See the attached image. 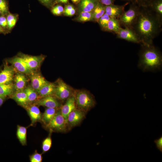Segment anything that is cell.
I'll return each mask as SVG.
<instances>
[{
    "label": "cell",
    "instance_id": "cell-30",
    "mask_svg": "<svg viewBox=\"0 0 162 162\" xmlns=\"http://www.w3.org/2000/svg\"><path fill=\"white\" fill-rule=\"evenodd\" d=\"M110 19V17L105 13L99 19L98 22L103 30L106 31L107 25Z\"/></svg>",
    "mask_w": 162,
    "mask_h": 162
},
{
    "label": "cell",
    "instance_id": "cell-13",
    "mask_svg": "<svg viewBox=\"0 0 162 162\" xmlns=\"http://www.w3.org/2000/svg\"><path fill=\"white\" fill-rule=\"evenodd\" d=\"M128 3L121 5L113 4L105 6V13L110 18L118 19L124 11L125 7Z\"/></svg>",
    "mask_w": 162,
    "mask_h": 162
},
{
    "label": "cell",
    "instance_id": "cell-10",
    "mask_svg": "<svg viewBox=\"0 0 162 162\" xmlns=\"http://www.w3.org/2000/svg\"><path fill=\"white\" fill-rule=\"evenodd\" d=\"M16 70L12 65H9L7 62L3 69L0 72V84H8L12 83Z\"/></svg>",
    "mask_w": 162,
    "mask_h": 162
},
{
    "label": "cell",
    "instance_id": "cell-11",
    "mask_svg": "<svg viewBox=\"0 0 162 162\" xmlns=\"http://www.w3.org/2000/svg\"><path fill=\"white\" fill-rule=\"evenodd\" d=\"M34 104L46 108H59L62 105V102L53 95H50L41 98Z\"/></svg>",
    "mask_w": 162,
    "mask_h": 162
},
{
    "label": "cell",
    "instance_id": "cell-16",
    "mask_svg": "<svg viewBox=\"0 0 162 162\" xmlns=\"http://www.w3.org/2000/svg\"><path fill=\"white\" fill-rule=\"evenodd\" d=\"M25 108L27 111L31 118L32 124L38 121L41 120V113L37 105L34 104H29Z\"/></svg>",
    "mask_w": 162,
    "mask_h": 162
},
{
    "label": "cell",
    "instance_id": "cell-47",
    "mask_svg": "<svg viewBox=\"0 0 162 162\" xmlns=\"http://www.w3.org/2000/svg\"><path fill=\"white\" fill-rule=\"evenodd\" d=\"M1 14V12L0 11V15Z\"/></svg>",
    "mask_w": 162,
    "mask_h": 162
},
{
    "label": "cell",
    "instance_id": "cell-15",
    "mask_svg": "<svg viewBox=\"0 0 162 162\" xmlns=\"http://www.w3.org/2000/svg\"><path fill=\"white\" fill-rule=\"evenodd\" d=\"M76 108L74 94L67 99L64 104L60 108L62 114L67 124V120L68 115L73 110ZM68 125V124H67Z\"/></svg>",
    "mask_w": 162,
    "mask_h": 162
},
{
    "label": "cell",
    "instance_id": "cell-26",
    "mask_svg": "<svg viewBox=\"0 0 162 162\" xmlns=\"http://www.w3.org/2000/svg\"><path fill=\"white\" fill-rule=\"evenodd\" d=\"M105 6L99 2L92 12L93 21L98 22L100 18L104 14Z\"/></svg>",
    "mask_w": 162,
    "mask_h": 162
},
{
    "label": "cell",
    "instance_id": "cell-42",
    "mask_svg": "<svg viewBox=\"0 0 162 162\" xmlns=\"http://www.w3.org/2000/svg\"><path fill=\"white\" fill-rule=\"evenodd\" d=\"M6 98L0 96V106H1L4 103Z\"/></svg>",
    "mask_w": 162,
    "mask_h": 162
},
{
    "label": "cell",
    "instance_id": "cell-44",
    "mask_svg": "<svg viewBox=\"0 0 162 162\" xmlns=\"http://www.w3.org/2000/svg\"><path fill=\"white\" fill-rule=\"evenodd\" d=\"M3 29L2 27L0 25V33L3 32Z\"/></svg>",
    "mask_w": 162,
    "mask_h": 162
},
{
    "label": "cell",
    "instance_id": "cell-35",
    "mask_svg": "<svg viewBox=\"0 0 162 162\" xmlns=\"http://www.w3.org/2000/svg\"><path fill=\"white\" fill-rule=\"evenodd\" d=\"M0 11L2 15L8 13V5L6 0H0Z\"/></svg>",
    "mask_w": 162,
    "mask_h": 162
},
{
    "label": "cell",
    "instance_id": "cell-23",
    "mask_svg": "<svg viewBox=\"0 0 162 162\" xmlns=\"http://www.w3.org/2000/svg\"><path fill=\"white\" fill-rule=\"evenodd\" d=\"M59 108H46L42 116L41 120L46 125L53 118Z\"/></svg>",
    "mask_w": 162,
    "mask_h": 162
},
{
    "label": "cell",
    "instance_id": "cell-45",
    "mask_svg": "<svg viewBox=\"0 0 162 162\" xmlns=\"http://www.w3.org/2000/svg\"><path fill=\"white\" fill-rule=\"evenodd\" d=\"M124 0L127 1L128 2H130L131 3H132L133 2L132 0Z\"/></svg>",
    "mask_w": 162,
    "mask_h": 162
},
{
    "label": "cell",
    "instance_id": "cell-39",
    "mask_svg": "<svg viewBox=\"0 0 162 162\" xmlns=\"http://www.w3.org/2000/svg\"><path fill=\"white\" fill-rule=\"evenodd\" d=\"M0 25L2 28H5L7 26V19L4 16H0Z\"/></svg>",
    "mask_w": 162,
    "mask_h": 162
},
{
    "label": "cell",
    "instance_id": "cell-31",
    "mask_svg": "<svg viewBox=\"0 0 162 162\" xmlns=\"http://www.w3.org/2000/svg\"><path fill=\"white\" fill-rule=\"evenodd\" d=\"M76 12V10L74 6L71 4H66L64 8V14L66 16H71L74 15Z\"/></svg>",
    "mask_w": 162,
    "mask_h": 162
},
{
    "label": "cell",
    "instance_id": "cell-24",
    "mask_svg": "<svg viewBox=\"0 0 162 162\" xmlns=\"http://www.w3.org/2000/svg\"><path fill=\"white\" fill-rule=\"evenodd\" d=\"M161 19L162 16V0H150L148 5Z\"/></svg>",
    "mask_w": 162,
    "mask_h": 162
},
{
    "label": "cell",
    "instance_id": "cell-43",
    "mask_svg": "<svg viewBox=\"0 0 162 162\" xmlns=\"http://www.w3.org/2000/svg\"><path fill=\"white\" fill-rule=\"evenodd\" d=\"M72 2L76 4H78L80 2V0H71Z\"/></svg>",
    "mask_w": 162,
    "mask_h": 162
},
{
    "label": "cell",
    "instance_id": "cell-25",
    "mask_svg": "<svg viewBox=\"0 0 162 162\" xmlns=\"http://www.w3.org/2000/svg\"><path fill=\"white\" fill-rule=\"evenodd\" d=\"M26 128L23 126L18 125L16 136L20 142L23 146H25L26 144Z\"/></svg>",
    "mask_w": 162,
    "mask_h": 162
},
{
    "label": "cell",
    "instance_id": "cell-37",
    "mask_svg": "<svg viewBox=\"0 0 162 162\" xmlns=\"http://www.w3.org/2000/svg\"><path fill=\"white\" fill-rule=\"evenodd\" d=\"M150 0H132V3L139 6H147Z\"/></svg>",
    "mask_w": 162,
    "mask_h": 162
},
{
    "label": "cell",
    "instance_id": "cell-2",
    "mask_svg": "<svg viewBox=\"0 0 162 162\" xmlns=\"http://www.w3.org/2000/svg\"><path fill=\"white\" fill-rule=\"evenodd\" d=\"M138 64L143 72H156L161 70L162 56L160 51L153 44H141Z\"/></svg>",
    "mask_w": 162,
    "mask_h": 162
},
{
    "label": "cell",
    "instance_id": "cell-21",
    "mask_svg": "<svg viewBox=\"0 0 162 162\" xmlns=\"http://www.w3.org/2000/svg\"><path fill=\"white\" fill-rule=\"evenodd\" d=\"M24 91L26 94L29 104L35 103L41 98L37 91L31 86L26 87L24 89Z\"/></svg>",
    "mask_w": 162,
    "mask_h": 162
},
{
    "label": "cell",
    "instance_id": "cell-32",
    "mask_svg": "<svg viewBox=\"0 0 162 162\" xmlns=\"http://www.w3.org/2000/svg\"><path fill=\"white\" fill-rule=\"evenodd\" d=\"M7 22V27L9 29H11L15 25L17 20V18L13 14H9L6 18Z\"/></svg>",
    "mask_w": 162,
    "mask_h": 162
},
{
    "label": "cell",
    "instance_id": "cell-12",
    "mask_svg": "<svg viewBox=\"0 0 162 162\" xmlns=\"http://www.w3.org/2000/svg\"><path fill=\"white\" fill-rule=\"evenodd\" d=\"M117 34L118 38L134 43L141 44L138 37L132 28H121Z\"/></svg>",
    "mask_w": 162,
    "mask_h": 162
},
{
    "label": "cell",
    "instance_id": "cell-28",
    "mask_svg": "<svg viewBox=\"0 0 162 162\" xmlns=\"http://www.w3.org/2000/svg\"><path fill=\"white\" fill-rule=\"evenodd\" d=\"M75 20L80 22L93 21L92 12H81L78 16L75 19Z\"/></svg>",
    "mask_w": 162,
    "mask_h": 162
},
{
    "label": "cell",
    "instance_id": "cell-22",
    "mask_svg": "<svg viewBox=\"0 0 162 162\" xmlns=\"http://www.w3.org/2000/svg\"><path fill=\"white\" fill-rule=\"evenodd\" d=\"M15 91L13 83L8 84H0V96L6 98L10 97Z\"/></svg>",
    "mask_w": 162,
    "mask_h": 162
},
{
    "label": "cell",
    "instance_id": "cell-46",
    "mask_svg": "<svg viewBox=\"0 0 162 162\" xmlns=\"http://www.w3.org/2000/svg\"><path fill=\"white\" fill-rule=\"evenodd\" d=\"M2 70V68L1 67H0V72Z\"/></svg>",
    "mask_w": 162,
    "mask_h": 162
},
{
    "label": "cell",
    "instance_id": "cell-4",
    "mask_svg": "<svg viewBox=\"0 0 162 162\" xmlns=\"http://www.w3.org/2000/svg\"><path fill=\"white\" fill-rule=\"evenodd\" d=\"M140 6L131 3L128 10L124 11L118 19L120 25L132 28L138 16Z\"/></svg>",
    "mask_w": 162,
    "mask_h": 162
},
{
    "label": "cell",
    "instance_id": "cell-9",
    "mask_svg": "<svg viewBox=\"0 0 162 162\" xmlns=\"http://www.w3.org/2000/svg\"><path fill=\"white\" fill-rule=\"evenodd\" d=\"M86 114L84 112L77 108L71 111L67 118L68 129L79 124L85 118Z\"/></svg>",
    "mask_w": 162,
    "mask_h": 162
},
{
    "label": "cell",
    "instance_id": "cell-20",
    "mask_svg": "<svg viewBox=\"0 0 162 162\" xmlns=\"http://www.w3.org/2000/svg\"><path fill=\"white\" fill-rule=\"evenodd\" d=\"M55 86V82H48L37 92L41 98L50 95H53Z\"/></svg>",
    "mask_w": 162,
    "mask_h": 162
},
{
    "label": "cell",
    "instance_id": "cell-3",
    "mask_svg": "<svg viewBox=\"0 0 162 162\" xmlns=\"http://www.w3.org/2000/svg\"><path fill=\"white\" fill-rule=\"evenodd\" d=\"M76 108L87 113L96 104L93 95L84 89L75 90L74 93Z\"/></svg>",
    "mask_w": 162,
    "mask_h": 162
},
{
    "label": "cell",
    "instance_id": "cell-5",
    "mask_svg": "<svg viewBox=\"0 0 162 162\" xmlns=\"http://www.w3.org/2000/svg\"><path fill=\"white\" fill-rule=\"evenodd\" d=\"M55 83L56 86L53 95L62 102L65 101L74 94L75 89L61 79H58Z\"/></svg>",
    "mask_w": 162,
    "mask_h": 162
},
{
    "label": "cell",
    "instance_id": "cell-7",
    "mask_svg": "<svg viewBox=\"0 0 162 162\" xmlns=\"http://www.w3.org/2000/svg\"><path fill=\"white\" fill-rule=\"evenodd\" d=\"M18 56L26 62L29 68L33 72H36L40 68L46 56L44 55L32 56L22 53H19Z\"/></svg>",
    "mask_w": 162,
    "mask_h": 162
},
{
    "label": "cell",
    "instance_id": "cell-17",
    "mask_svg": "<svg viewBox=\"0 0 162 162\" xmlns=\"http://www.w3.org/2000/svg\"><path fill=\"white\" fill-rule=\"evenodd\" d=\"M98 0H80L78 4L80 12H92L99 2Z\"/></svg>",
    "mask_w": 162,
    "mask_h": 162
},
{
    "label": "cell",
    "instance_id": "cell-18",
    "mask_svg": "<svg viewBox=\"0 0 162 162\" xmlns=\"http://www.w3.org/2000/svg\"><path fill=\"white\" fill-rule=\"evenodd\" d=\"M15 74L13 80L15 91L24 90L26 87L27 82L26 75L19 72Z\"/></svg>",
    "mask_w": 162,
    "mask_h": 162
},
{
    "label": "cell",
    "instance_id": "cell-33",
    "mask_svg": "<svg viewBox=\"0 0 162 162\" xmlns=\"http://www.w3.org/2000/svg\"><path fill=\"white\" fill-rule=\"evenodd\" d=\"M64 8L61 5L56 4L52 7L51 10L52 13L56 16H60L63 13Z\"/></svg>",
    "mask_w": 162,
    "mask_h": 162
},
{
    "label": "cell",
    "instance_id": "cell-36",
    "mask_svg": "<svg viewBox=\"0 0 162 162\" xmlns=\"http://www.w3.org/2000/svg\"><path fill=\"white\" fill-rule=\"evenodd\" d=\"M43 4L47 7H52L55 5L56 0H39Z\"/></svg>",
    "mask_w": 162,
    "mask_h": 162
},
{
    "label": "cell",
    "instance_id": "cell-34",
    "mask_svg": "<svg viewBox=\"0 0 162 162\" xmlns=\"http://www.w3.org/2000/svg\"><path fill=\"white\" fill-rule=\"evenodd\" d=\"M42 160V154L38 153L36 150L30 156V161L31 162H41Z\"/></svg>",
    "mask_w": 162,
    "mask_h": 162
},
{
    "label": "cell",
    "instance_id": "cell-27",
    "mask_svg": "<svg viewBox=\"0 0 162 162\" xmlns=\"http://www.w3.org/2000/svg\"><path fill=\"white\" fill-rule=\"evenodd\" d=\"M120 26L118 19L110 18L107 25L106 31L113 32L117 34L121 28Z\"/></svg>",
    "mask_w": 162,
    "mask_h": 162
},
{
    "label": "cell",
    "instance_id": "cell-6",
    "mask_svg": "<svg viewBox=\"0 0 162 162\" xmlns=\"http://www.w3.org/2000/svg\"><path fill=\"white\" fill-rule=\"evenodd\" d=\"M50 130L59 132H65L68 130V126L62 114L60 108L58 110L51 121L46 125Z\"/></svg>",
    "mask_w": 162,
    "mask_h": 162
},
{
    "label": "cell",
    "instance_id": "cell-41",
    "mask_svg": "<svg viewBox=\"0 0 162 162\" xmlns=\"http://www.w3.org/2000/svg\"><path fill=\"white\" fill-rule=\"evenodd\" d=\"M69 0H56L55 5L58 4H67L69 3Z\"/></svg>",
    "mask_w": 162,
    "mask_h": 162
},
{
    "label": "cell",
    "instance_id": "cell-38",
    "mask_svg": "<svg viewBox=\"0 0 162 162\" xmlns=\"http://www.w3.org/2000/svg\"><path fill=\"white\" fill-rule=\"evenodd\" d=\"M156 144V146L158 149L162 152V136L159 139L155 140L154 141Z\"/></svg>",
    "mask_w": 162,
    "mask_h": 162
},
{
    "label": "cell",
    "instance_id": "cell-14",
    "mask_svg": "<svg viewBox=\"0 0 162 162\" xmlns=\"http://www.w3.org/2000/svg\"><path fill=\"white\" fill-rule=\"evenodd\" d=\"M29 76L31 86L37 92L48 82L39 72H33Z\"/></svg>",
    "mask_w": 162,
    "mask_h": 162
},
{
    "label": "cell",
    "instance_id": "cell-19",
    "mask_svg": "<svg viewBox=\"0 0 162 162\" xmlns=\"http://www.w3.org/2000/svg\"><path fill=\"white\" fill-rule=\"evenodd\" d=\"M10 97L19 104L24 108L29 104L27 95L24 89L15 91Z\"/></svg>",
    "mask_w": 162,
    "mask_h": 162
},
{
    "label": "cell",
    "instance_id": "cell-8",
    "mask_svg": "<svg viewBox=\"0 0 162 162\" xmlns=\"http://www.w3.org/2000/svg\"><path fill=\"white\" fill-rule=\"evenodd\" d=\"M7 62L18 72L28 76L33 72L29 68L24 60L18 56L8 59Z\"/></svg>",
    "mask_w": 162,
    "mask_h": 162
},
{
    "label": "cell",
    "instance_id": "cell-40",
    "mask_svg": "<svg viewBox=\"0 0 162 162\" xmlns=\"http://www.w3.org/2000/svg\"><path fill=\"white\" fill-rule=\"evenodd\" d=\"M99 1L105 6L113 4L115 0H98Z\"/></svg>",
    "mask_w": 162,
    "mask_h": 162
},
{
    "label": "cell",
    "instance_id": "cell-29",
    "mask_svg": "<svg viewBox=\"0 0 162 162\" xmlns=\"http://www.w3.org/2000/svg\"><path fill=\"white\" fill-rule=\"evenodd\" d=\"M50 132L49 136L44 140L42 143V148L44 153L49 151L52 146V140L51 137V133L52 131L50 130Z\"/></svg>",
    "mask_w": 162,
    "mask_h": 162
},
{
    "label": "cell",
    "instance_id": "cell-1",
    "mask_svg": "<svg viewBox=\"0 0 162 162\" xmlns=\"http://www.w3.org/2000/svg\"><path fill=\"white\" fill-rule=\"evenodd\" d=\"M162 19L149 7L140 6L137 19L132 29L141 41V44H153L154 39L161 30Z\"/></svg>",
    "mask_w": 162,
    "mask_h": 162
}]
</instances>
